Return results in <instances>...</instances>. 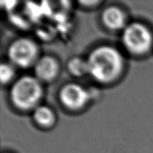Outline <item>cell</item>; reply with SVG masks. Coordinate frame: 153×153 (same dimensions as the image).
<instances>
[{
    "instance_id": "cell-3",
    "label": "cell",
    "mask_w": 153,
    "mask_h": 153,
    "mask_svg": "<svg viewBox=\"0 0 153 153\" xmlns=\"http://www.w3.org/2000/svg\"><path fill=\"white\" fill-rule=\"evenodd\" d=\"M123 43L131 53L142 54L150 50L152 44V35L144 25L133 22L124 29Z\"/></svg>"
},
{
    "instance_id": "cell-7",
    "label": "cell",
    "mask_w": 153,
    "mask_h": 153,
    "mask_svg": "<svg viewBox=\"0 0 153 153\" xmlns=\"http://www.w3.org/2000/svg\"><path fill=\"white\" fill-rule=\"evenodd\" d=\"M102 20L107 27L113 30H118L124 26L125 16L119 7L110 6L103 12Z\"/></svg>"
},
{
    "instance_id": "cell-10",
    "label": "cell",
    "mask_w": 153,
    "mask_h": 153,
    "mask_svg": "<svg viewBox=\"0 0 153 153\" xmlns=\"http://www.w3.org/2000/svg\"><path fill=\"white\" fill-rule=\"evenodd\" d=\"M14 76V69L13 67L7 64L3 63L0 67V78L3 83H7Z\"/></svg>"
},
{
    "instance_id": "cell-4",
    "label": "cell",
    "mask_w": 153,
    "mask_h": 153,
    "mask_svg": "<svg viewBox=\"0 0 153 153\" xmlns=\"http://www.w3.org/2000/svg\"><path fill=\"white\" fill-rule=\"evenodd\" d=\"M7 53L14 64L22 68H27L35 63L38 48L36 43L30 39L21 38L11 44Z\"/></svg>"
},
{
    "instance_id": "cell-1",
    "label": "cell",
    "mask_w": 153,
    "mask_h": 153,
    "mask_svg": "<svg viewBox=\"0 0 153 153\" xmlns=\"http://www.w3.org/2000/svg\"><path fill=\"white\" fill-rule=\"evenodd\" d=\"M88 73L100 82L115 79L122 71L123 64L121 53L113 47H98L90 53L87 60Z\"/></svg>"
},
{
    "instance_id": "cell-9",
    "label": "cell",
    "mask_w": 153,
    "mask_h": 153,
    "mask_svg": "<svg viewBox=\"0 0 153 153\" xmlns=\"http://www.w3.org/2000/svg\"><path fill=\"white\" fill-rule=\"evenodd\" d=\"M68 68L70 72L76 76H82L86 73H88L87 60H84L80 58H73L68 63Z\"/></svg>"
},
{
    "instance_id": "cell-8",
    "label": "cell",
    "mask_w": 153,
    "mask_h": 153,
    "mask_svg": "<svg viewBox=\"0 0 153 153\" xmlns=\"http://www.w3.org/2000/svg\"><path fill=\"white\" fill-rule=\"evenodd\" d=\"M34 120L39 125L44 127L51 126L54 122V114L49 107L38 106L36 108L33 114Z\"/></svg>"
},
{
    "instance_id": "cell-5",
    "label": "cell",
    "mask_w": 153,
    "mask_h": 153,
    "mask_svg": "<svg viewBox=\"0 0 153 153\" xmlns=\"http://www.w3.org/2000/svg\"><path fill=\"white\" fill-rule=\"evenodd\" d=\"M60 100L69 109L77 110L83 107L90 100V93L78 84H67L60 91Z\"/></svg>"
},
{
    "instance_id": "cell-2",
    "label": "cell",
    "mask_w": 153,
    "mask_h": 153,
    "mask_svg": "<svg viewBox=\"0 0 153 153\" xmlns=\"http://www.w3.org/2000/svg\"><path fill=\"white\" fill-rule=\"evenodd\" d=\"M41 96L40 82L30 76H24L16 81L10 92L13 103L21 110H30L36 106Z\"/></svg>"
},
{
    "instance_id": "cell-6",
    "label": "cell",
    "mask_w": 153,
    "mask_h": 153,
    "mask_svg": "<svg viewBox=\"0 0 153 153\" xmlns=\"http://www.w3.org/2000/svg\"><path fill=\"white\" fill-rule=\"evenodd\" d=\"M59 66L52 57L44 56L37 60L35 64V73L38 79L49 81L56 76Z\"/></svg>"
}]
</instances>
